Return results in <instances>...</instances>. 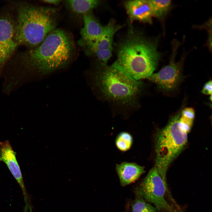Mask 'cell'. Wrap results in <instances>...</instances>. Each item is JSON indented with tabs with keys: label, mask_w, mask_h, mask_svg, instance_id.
Here are the masks:
<instances>
[{
	"label": "cell",
	"mask_w": 212,
	"mask_h": 212,
	"mask_svg": "<svg viewBox=\"0 0 212 212\" xmlns=\"http://www.w3.org/2000/svg\"><path fill=\"white\" fill-rule=\"evenodd\" d=\"M73 41L64 31L54 29L37 46L14 54L4 68L6 83L17 90L36 74H42L61 68L72 57Z\"/></svg>",
	"instance_id": "6da1fadb"
},
{
	"label": "cell",
	"mask_w": 212,
	"mask_h": 212,
	"mask_svg": "<svg viewBox=\"0 0 212 212\" xmlns=\"http://www.w3.org/2000/svg\"><path fill=\"white\" fill-rule=\"evenodd\" d=\"M7 1L14 9L15 39L19 46L23 45L28 49L34 48L55 29L56 21L54 9L36 6L25 1Z\"/></svg>",
	"instance_id": "7a4b0ae2"
},
{
	"label": "cell",
	"mask_w": 212,
	"mask_h": 212,
	"mask_svg": "<svg viewBox=\"0 0 212 212\" xmlns=\"http://www.w3.org/2000/svg\"><path fill=\"white\" fill-rule=\"evenodd\" d=\"M160 57L155 42L133 34L120 45L113 63L139 81L153 73Z\"/></svg>",
	"instance_id": "3957f363"
},
{
	"label": "cell",
	"mask_w": 212,
	"mask_h": 212,
	"mask_svg": "<svg viewBox=\"0 0 212 212\" xmlns=\"http://www.w3.org/2000/svg\"><path fill=\"white\" fill-rule=\"evenodd\" d=\"M180 113L173 117L167 124L156 132L154 138L155 165L158 172L165 185L166 175L172 162L186 145L188 134L179 124Z\"/></svg>",
	"instance_id": "277c9868"
},
{
	"label": "cell",
	"mask_w": 212,
	"mask_h": 212,
	"mask_svg": "<svg viewBox=\"0 0 212 212\" xmlns=\"http://www.w3.org/2000/svg\"><path fill=\"white\" fill-rule=\"evenodd\" d=\"M96 84L106 98L123 103L132 102L140 91L141 82L114 63L97 73Z\"/></svg>",
	"instance_id": "5b68a950"
},
{
	"label": "cell",
	"mask_w": 212,
	"mask_h": 212,
	"mask_svg": "<svg viewBox=\"0 0 212 212\" xmlns=\"http://www.w3.org/2000/svg\"><path fill=\"white\" fill-rule=\"evenodd\" d=\"M135 192L139 196L153 204L158 212H177L174 207L167 200L166 196L176 206L167 186L154 167L150 170L143 180L136 186Z\"/></svg>",
	"instance_id": "8992f818"
},
{
	"label": "cell",
	"mask_w": 212,
	"mask_h": 212,
	"mask_svg": "<svg viewBox=\"0 0 212 212\" xmlns=\"http://www.w3.org/2000/svg\"><path fill=\"white\" fill-rule=\"evenodd\" d=\"M8 3L0 8V78L4 67L19 46L15 39L14 9Z\"/></svg>",
	"instance_id": "52a82bcc"
},
{
	"label": "cell",
	"mask_w": 212,
	"mask_h": 212,
	"mask_svg": "<svg viewBox=\"0 0 212 212\" xmlns=\"http://www.w3.org/2000/svg\"><path fill=\"white\" fill-rule=\"evenodd\" d=\"M178 44H174L171 60L167 65L157 72L153 73L148 78L162 90L169 92L174 90L178 85L181 79L182 67L183 61L176 62L174 57Z\"/></svg>",
	"instance_id": "ba28073f"
},
{
	"label": "cell",
	"mask_w": 212,
	"mask_h": 212,
	"mask_svg": "<svg viewBox=\"0 0 212 212\" xmlns=\"http://www.w3.org/2000/svg\"><path fill=\"white\" fill-rule=\"evenodd\" d=\"M0 162H4L19 185L23 192L24 202H30L22 173L13 150L8 140L0 142Z\"/></svg>",
	"instance_id": "9c48e42d"
},
{
	"label": "cell",
	"mask_w": 212,
	"mask_h": 212,
	"mask_svg": "<svg viewBox=\"0 0 212 212\" xmlns=\"http://www.w3.org/2000/svg\"><path fill=\"white\" fill-rule=\"evenodd\" d=\"M84 26L80 31V45L97 41L104 32L106 26L101 25L91 12L83 16Z\"/></svg>",
	"instance_id": "30bf717a"
},
{
	"label": "cell",
	"mask_w": 212,
	"mask_h": 212,
	"mask_svg": "<svg viewBox=\"0 0 212 212\" xmlns=\"http://www.w3.org/2000/svg\"><path fill=\"white\" fill-rule=\"evenodd\" d=\"M124 5L131 22L138 21L152 23L153 15L149 0L127 1L125 2Z\"/></svg>",
	"instance_id": "8fae6325"
},
{
	"label": "cell",
	"mask_w": 212,
	"mask_h": 212,
	"mask_svg": "<svg viewBox=\"0 0 212 212\" xmlns=\"http://www.w3.org/2000/svg\"><path fill=\"white\" fill-rule=\"evenodd\" d=\"M115 169L123 186L134 183L145 172L144 166L133 162H125L117 164Z\"/></svg>",
	"instance_id": "7c38bea8"
},
{
	"label": "cell",
	"mask_w": 212,
	"mask_h": 212,
	"mask_svg": "<svg viewBox=\"0 0 212 212\" xmlns=\"http://www.w3.org/2000/svg\"><path fill=\"white\" fill-rule=\"evenodd\" d=\"M105 29L100 38L96 42L81 44L89 53L95 50H100L112 48L114 35L120 28L110 21L106 25Z\"/></svg>",
	"instance_id": "4fadbf2b"
},
{
	"label": "cell",
	"mask_w": 212,
	"mask_h": 212,
	"mask_svg": "<svg viewBox=\"0 0 212 212\" xmlns=\"http://www.w3.org/2000/svg\"><path fill=\"white\" fill-rule=\"evenodd\" d=\"M65 3L67 6L73 12L84 15L91 12L100 2L97 0H73L66 1Z\"/></svg>",
	"instance_id": "5bb4252c"
},
{
	"label": "cell",
	"mask_w": 212,
	"mask_h": 212,
	"mask_svg": "<svg viewBox=\"0 0 212 212\" xmlns=\"http://www.w3.org/2000/svg\"><path fill=\"white\" fill-rule=\"evenodd\" d=\"M153 16L161 18L168 11L171 6L170 0H149Z\"/></svg>",
	"instance_id": "9a60e30c"
},
{
	"label": "cell",
	"mask_w": 212,
	"mask_h": 212,
	"mask_svg": "<svg viewBox=\"0 0 212 212\" xmlns=\"http://www.w3.org/2000/svg\"><path fill=\"white\" fill-rule=\"evenodd\" d=\"M133 142L132 135L129 133L122 132L120 133L116 137L115 145L120 151L125 152L129 150L131 147Z\"/></svg>",
	"instance_id": "2e32d148"
},
{
	"label": "cell",
	"mask_w": 212,
	"mask_h": 212,
	"mask_svg": "<svg viewBox=\"0 0 212 212\" xmlns=\"http://www.w3.org/2000/svg\"><path fill=\"white\" fill-rule=\"evenodd\" d=\"M131 210L132 212H158L155 207L138 196L131 204Z\"/></svg>",
	"instance_id": "e0dca14e"
},
{
	"label": "cell",
	"mask_w": 212,
	"mask_h": 212,
	"mask_svg": "<svg viewBox=\"0 0 212 212\" xmlns=\"http://www.w3.org/2000/svg\"><path fill=\"white\" fill-rule=\"evenodd\" d=\"M112 48L103 50H95L92 53L95 55L98 59L101 62L103 67L107 66V62L112 56Z\"/></svg>",
	"instance_id": "ac0fdd59"
},
{
	"label": "cell",
	"mask_w": 212,
	"mask_h": 212,
	"mask_svg": "<svg viewBox=\"0 0 212 212\" xmlns=\"http://www.w3.org/2000/svg\"><path fill=\"white\" fill-rule=\"evenodd\" d=\"M195 117V111L191 107L184 109L181 112L180 118L184 121L192 126Z\"/></svg>",
	"instance_id": "d6986e66"
},
{
	"label": "cell",
	"mask_w": 212,
	"mask_h": 212,
	"mask_svg": "<svg viewBox=\"0 0 212 212\" xmlns=\"http://www.w3.org/2000/svg\"><path fill=\"white\" fill-rule=\"evenodd\" d=\"M212 81L209 80L205 83L202 90L203 93L207 95H211L212 94Z\"/></svg>",
	"instance_id": "ffe728a7"
},
{
	"label": "cell",
	"mask_w": 212,
	"mask_h": 212,
	"mask_svg": "<svg viewBox=\"0 0 212 212\" xmlns=\"http://www.w3.org/2000/svg\"><path fill=\"white\" fill-rule=\"evenodd\" d=\"M62 1V0H44L42 1L43 2L54 5L58 4L60 3Z\"/></svg>",
	"instance_id": "44dd1931"
},
{
	"label": "cell",
	"mask_w": 212,
	"mask_h": 212,
	"mask_svg": "<svg viewBox=\"0 0 212 212\" xmlns=\"http://www.w3.org/2000/svg\"><path fill=\"white\" fill-rule=\"evenodd\" d=\"M25 204V206L24 208L23 212H29V211H30L29 206L28 203H26Z\"/></svg>",
	"instance_id": "7402d4cb"
}]
</instances>
